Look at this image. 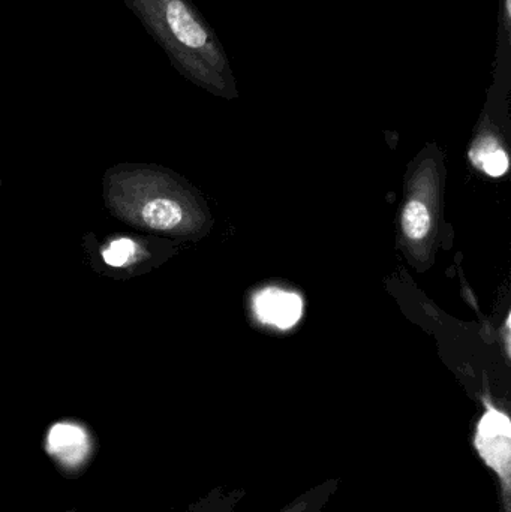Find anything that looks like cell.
<instances>
[{"mask_svg": "<svg viewBox=\"0 0 511 512\" xmlns=\"http://www.w3.org/2000/svg\"><path fill=\"white\" fill-rule=\"evenodd\" d=\"M123 2L183 77L216 95L237 93L227 51L192 0Z\"/></svg>", "mask_w": 511, "mask_h": 512, "instance_id": "cell-1", "label": "cell"}, {"mask_svg": "<svg viewBox=\"0 0 511 512\" xmlns=\"http://www.w3.org/2000/svg\"><path fill=\"white\" fill-rule=\"evenodd\" d=\"M485 406L473 444L480 459L500 480L504 512H511V421L489 400Z\"/></svg>", "mask_w": 511, "mask_h": 512, "instance_id": "cell-2", "label": "cell"}, {"mask_svg": "<svg viewBox=\"0 0 511 512\" xmlns=\"http://www.w3.org/2000/svg\"><path fill=\"white\" fill-rule=\"evenodd\" d=\"M252 309L263 324L288 330L302 318L303 301L296 292L266 288L254 295Z\"/></svg>", "mask_w": 511, "mask_h": 512, "instance_id": "cell-3", "label": "cell"}, {"mask_svg": "<svg viewBox=\"0 0 511 512\" xmlns=\"http://www.w3.org/2000/svg\"><path fill=\"white\" fill-rule=\"evenodd\" d=\"M90 442L86 430L72 423H57L47 436L48 454L60 465L74 468L83 465L89 454Z\"/></svg>", "mask_w": 511, "mask_h": 512, "instance_id": "cell-4", "label": "cell"}, {"mask_svg": "<svg viewBox=\"0 0 511 512\" xmlns=\"http://www.w3.org/2000/svg\"><path fill=\"white\" fill-rule=\"evenodd\" d=\"M470 159L474 167L491 177H501L509 171V155L491 135H483L474 141Z\"/></svg>", "mask_w": 511, "mask_h": 512, "instance_id": "cell-5", "label": "cell"}, {"mask_svg": "<svg viewBox=\"0 0 511 512\" xmlns=\"http://www.w3.org/2000/svg\"><path fill=\"white\" fill-rule=\"evenodd\" d=\"M143 221L156 231H170L182 222L183 210L176 201L155 198L143 207Z\"/></svg>", "mask_w": 511, "mask_h": 512, "instance_id": "cell-6", "label": "cell"}, {"mask_svg": "<svg viewBox=\"0 0 511 512\" xmlns=\"http://www.w3.org/2000/svg\"><path fill=\"white\" fill-rule=\"evenodd\" d=\"M402 228H404L405 236L408 239H425L431 230V216H429L428 207L420 201H410L402 213Z\"/></svg>", "mask_w": 511, "mask_h": 512, "instance_id": "cell-7", "label": "cell"}, {"mask_svg": "<svg viewBox=\"0 0 511 512\" xmlns=\"http://www.w3.org/2000/svg\"><path fill=\"white\" fill-rule=\"evenodd\" d=\"M137 254V245L132 240L120 239L110 243L107 249L102 252V259L105 264L111 267H125Z\"/></svg>", "mask_w": 511, "mask_h": 512, "instance_id": "cell-8", "label": "cell"}]
</instances>
